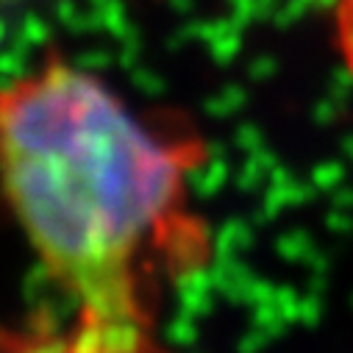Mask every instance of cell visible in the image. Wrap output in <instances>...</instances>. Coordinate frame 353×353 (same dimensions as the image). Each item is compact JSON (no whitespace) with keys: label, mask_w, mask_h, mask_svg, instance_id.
<instances>
[{"label":"cell","mask_w":353,"mask_h":353,"mask_svg":"<svg viewBox=\"0 0 353 353\" xmlns=\"http://www.w3.org/2000/svg\"><path fill=\"white\" fill-rule=\"evenodd\" d=\"M184 190V164L67 59L0 90V195L48 276L103 323L137 312V268Z\"/></svg>","instance_id":"1"}]
</instances>
